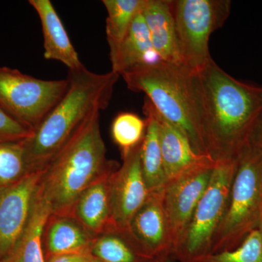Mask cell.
<instances>
[{"mask_svg": "<svg viewBox=\"0 0 262 262\" xmlns=\"http://www.w3.org/2000/svg\"><path fill=\"white\" fill-rule=\"evenodd\" d=\"M203 138L215 163L237 161L262 111V86L236 80L213 59L195 72Z\"/></svg>", "mask_w": 262, "mask_h": 262, "instance_id": "cell-1", "label": "cell"}, {"mask_svg": "<svg viewBox=\"0 0 262 262\" xmlns=\"http://www.w3.org/2000/svg\"><path fill=\"white\" fill-rule=\"evenodd\" d=\"M154 113L159 124L160 146L167 182L212 160L209 157L196 154L185 134L161 116L155 106Z\"/></svg>", "mask_w": 262, "mask_h": 262, "instance_id": "cell-13", "label": "cell"}, {"mask_svg": "<svg viewBox=\"0 0 262 262\" xmlns=\"http://www.w3.org/2000/svg\"><path fill=\"white\" fill-rule=\"evenodd\" d=\"M262 224V149L249 144L237 160L228 204L211 254L232 251Z\"/></svg>", "mask_w": 262, "mask_h": 262, "instance_id": "cell-5", "label": "cell"}, {"mask_svg": "<svg viewBox=\"0 0 262 262\" xmlns=\"http://www.w3.org/2000/svg\"><path fill=\"white\" fill-rule=\"evenodd\" d=\"M100 112L82 123L42 170L38 189L53 214L68 215L88 187L119 166L106 158Z\"/></svg>", "mask_w": 262, "mask_h": 262, "instance_id": "cell-3", "label": "cell"}, {"mask_svg": "<svg viewBox=\"0 0 262 262\" xmlns=\"http://www.w3.org/2000/svg\"><path fill=\"white\" fill-rule=\"evenodd\" d=\"M27 173L24 141H0V187L18 182Z\"/></svg>", "mask_w": 262, "mask_h": 262, "instance_id": "cell-24", "label": "cell"}, {"mask_svg": "<svg viewBox=\"0 0 262 262\" xmlns=\"http://www.w3.org/2000/svg\"><path fill=\"white\" fill-rule=\"evenodd\" d=\"M117 168L110 170L88 187L77 198L68 214L94 237L115 228L111 218L108 178Z\"/></svg>", "mask_w": 262, "mask_h": 262, "instance_id": "cell-15", "label": "cell"}, {"mask_svg": "<svg viewBox=\"0 0 262 262\" xmlns=\"http://www.w3.org/2000/svg\"><path fill=\"white\" fill-rule=\"evenodd\" d=\"M120 75L69 70L67 92L28 139L24 141L28 173L42 171L93 113L106 110Z\"/></svg>", "mask_w": 262, "mask_h": 262, "instance_id": "cell-2", "label": "cell"}, {"mask_svg": "<svg viewBox=\"0 0 262 262\" xmlns=\"http://www.w3.org/2000/svg\"><path fill=\"white\" fill-rule=\"evenodd\" d=\"M250 144L258 146L262 149V111L258 117L256 125H255Z\"/></svg>", "mask_w": 262, "mask_h": 262, "instance_id": "cell-28", "label": "cell"}, {"mask_svg": "<svg viewBox=\"0 0 262 262\" xmlns=\"http://www.w3.org/2000/svg\"><path fill=\"white\" fill-rule=\"evenodd\" d=\"M69 82L46 80L0 67V107L34 131L63 97Z\"/></svg>", "mask_w": 262, "mask_h": 262, "instance_id": "cell-8", "label": "cell"}, {"mask_svg": "<svg viewBox=\"0 0 262 262\" xmlns=\"http://www.w3.org/2000/svg\"><path fill=\"white\" fill-rule=\"evenodd\" d=\"M33 130L24 126L0 107V141H20L28 139Z\"/></svg>", "mask_w": 262, "mask_h": 262, "instance_id": "cell-26", "label": "cell"}, {"mask_svg": "<svg viewBox=\"0 0 262 262\" xmlns=\"http://www.w3.org/2000/svg\"><path fill=\"white\" fill-rule=\"evenodd\" d=\"M107 11L106 39L110 53L118 48L134 19L141 13L145 0H103Z\"/></svg>", "mask_w": 262, "mask_h": 262, "instance_id": "cell-22", "label": "cell"}, {"mask_svg": "<svg viewBox=\"0 0 262 262\" xmlns=\"http://www.w3.org/2000/svg\"><path fill=\"white\" fill-rule=\"evenodd\" d=\"M29 3L37 11L42 24L45 58L61 62L69 70H77L84 66L51 2L29 0Z\"/></svg>", "mask_w": 262, "mask_h": 262, "instance_id": "cell-17", "label": "cell"}, {"mask_svg": "<svg viewBox=\"0 0 262 262\" xmlns=\"http://www.w3.org/2000/svg\"><path fill=\"white\" fill-rule=\"evenodd\" d=\"M121 76L130 91L145 94L160 115L185 134L196 154L209 157L203 138L195 72L182 63L161 61Z\"/></svg>", "mask_w": 262, "mask_h": 262, "instance_id": "cell-4", "label": "cell"}, {"mask_svg": "<svg viewBox=\"0 0 262 262\" xmlns=\"http://www.w3.org/2000/svg\"><path fill=\"white\" fill-rule=\"evenodd\" d=\"M94 258L90 252L69 253L54 256L46 262H93Z\"/></svg>", "mask_w": 262, "mask_h": 262, "instance_id": "cell-27", "label": "cell"}, {"mask_svg": "<svg viewBox=\"0 0 262 262\" xmlns=\"http://www.w3.org/2000/svg\"><path fill=\"white\" fill-rule=\"evenodd\" d=\"M258 230H259L260 233H261V237H262V224H261V225L260 226V227H259V229H258Z\"/></svg>", "mask_w": 262, "mask_h": 262, "instance_id": "cell-30", "label": "cell"}, {"mask_svg": "<svg viewBox=\"0 0 262 262\" xmlns=\"http://www.w3.org/2000/svg\"><path fill=\"white\" fill-rule=\"evenodd\" d=\"M215 165L213 160H207L167 182L162 190L173 249L206 192Z\"/></svg>", "mask_w": 262, "mask_h": 262, "instance_id": "cell-9", "label": "cell"}, {"mask_svg": "<svg viewBox=\"0 0 262 262\" xmlns=\"http://www.w3.org/2000/svg\"><path fill=\"white\" fill-rule=\"evenodd\" d=\"M93 262H99V261H96V260H95V259H94V261H93Z\"/></svg>", "mask_w": 262, "mask_h": 262, "instance_id": "cell-31", "label": "cell"}, {"mask_svg": "<svg viewBox=\"0 0 262 262\" xmlns=\"http://www.w3.org/2000/svg\"><path fill=\"white\" fill-rule=\"evenodd\" d=\"M42 171L0 187V261L11 251L28 222Z\"/></svg>", "mask_w": 262, "mask_h": 262, "instance_id": "cell-11", "label": "cell"}, {"mask_svg": "<svg viewBox=\"0 0 262 262\" xmlns=\"http://www.w3.org/2000/svg\"><path fill=\"white\" fill-rule=\"evenodd\" d=\"M90 253L99 262H149L126 229H108L94 237Z\"/></svg>", "mask_w": 262, "mask_h": 262, "instance_id": "cell-21", "label": "cell"}, {"mask_svg": "<svg viewBox=\"0 0 262 262\" xmlns=\"http://www.w3.org/2000/svg\"><path fill=\"white\" fill-rule=\"evenodd\" d=\"M201 262H262L261 234L253 230L235 249L208 255Z\"/></svg>", "mask_w": 262, "mask_h": 262, "instance_id": "cell-25", "label": "cell"}, {"mask_svg": "<svg viewBox=\"0 0 262 262\" xmlns=\"http://www.w3.org/2000/svg\"><path fill=\"white\" fill-rule=\"evenodd\" d=\"M177 260L173 258L172 255H166V256H160V257L153 258L149 262H177Z\"/></svg>", "mask_w": 262, "mask_h": 262, "instance_id": "cell-29", "label": "cell"}, {"mask_svg": "<svg viewBox=\"0 0 262 262\" xmlns=\"http://www.w3.org/2000/svg\"><path fill=\"white\" fill-rule=\"evenodd\" d=\"M146 120L136 114L121 113L117 115L112 124L113 141L120 148L122 158L139 146L144 139Z\"/></svg>", "mask_w": 262, "mask_h": 262, "instance_id": "cell-23", "label": "cell"}, {"mask_svg": "<svg viewBox=\"0 0 262 262\" xmlns=\"http://www.w3.org/2000/svg\"><path fill=\"white\" fill-rule=\"evenodd\" d=\"M138 247L149 259L172 255L173 244L162 191L150 193L126 229Z\"/></svg>", "mask_w": 262, "mask_h": 262, "instance_id": "cell-12", "label": "cell"}, {"mask_svg": "<svg viewBox=\"0 0 262 262\" xmlns=\"http://www.w3.org/2000/svg\"><path fill=\"white\" fill-rule=\"evenodd\" d=\"M51 214V208L37 189L23 232L11 251L0 262H46L43 251L42 233Z\"/></svg>", "mask_w": 262, "mask_h": 262, "instance_id": "cell-19", "label": "cell"}, {"mask_svg": "<svg viewBox=\"0 0 262 262\" xmlns=\"http://www.w3.org/2000/svg\"><path fill=\"white\" fill-rule=\"evenodd\" d=\"M143 111L146 115V127L141 143V170L149 192H158L163 190L167 179L160 146L159 124L155 115L154 106L146 97Z\"/></svg>", "mask_w": 262, "mask_h": 262, "instance_id": "cell-20", "label": "cell"}, {"mask_svg": "<svg viewBox=\"0 0 262 262\" xmlns=\"http://www.w3.org/2000/svg\"><path fill=\"white\" fill-rule=\"evenodd\" d=\"M110 57L112 71L120 76L133 69L162 61L153 47L142 12L134 19L126 35Z\"/></svg>", "mask_w": 262, "mask_h": 262, "instance_id": "cell-18", "label": "cell"}, {"mask_svg": "<svg viewBox=\"0 0 262 262\" xmlns=\"http://www.w3.org/2000/svg\"><path fill=\"white\" fill-rule=\"evenodd\" d=\"M231 5L229 0H171L182 64L198 72L211 61L210 37L228 18Z\"/></svg>", "mask_w": 262, "mask_h": 262, "instance_id": "cell-7", "label": "cell"}, {"mask_svg": "<svg viewBox=\"0 0 262 262\" xmlns=\"http://www.w3.org/2000/svg\"><path fill=\"white\" fill-rule=\"evenodd\" d=\"M237 161L215 163L206 192L196 205L172 256L179 262H201L211 254L215 234L228 204Z\"/></svg>", "mask_w": 262, "mask_h": 262, "instance_id": "cell-6", "label": "cell"}, {"mask_svg": "<svg viewBox=\"0 0 262 262\" xmlns=\"http://www.w3.org/2000/svg\"><path fill=\"white\" fill-rule=\"evenodd\" d=\"M94 237L72 215L51 213L42 233L46 261L60 255L90 252Z\"/></svg>", "mask_w": 262, "mask_h": 262, "instance_id": "cell-14", "label": "cell"}, {"mask_svg": "<svg viewBox=\"0 0 262 262\" xmlns=\"http://www.w3.org/2000/svg\"><path fill=\"white\" fill-rule=\"evenodd\" d=\"M141 144L122 158V165L108 178V195L113 225L126 229L150 192L141 170Z\"/></svg>", "mask_w": 262, "mask_h": 262, "instance_id": "cell-10", "label": "cell"}, {"mask_svg": "<svg viewBox=\"0 0 262 262\" xmlns=\"http://www.w3.org/2000/svg\"><path fill=\"white\" fill-rule=\"evenodd\" d=\"M141 12L160 59L182 63L171 0H145Z\"/></svg>", "mask_w": 262, "mask_h": 262, "instance_id": "cell-16", "label": "cell"}]
</instances>
